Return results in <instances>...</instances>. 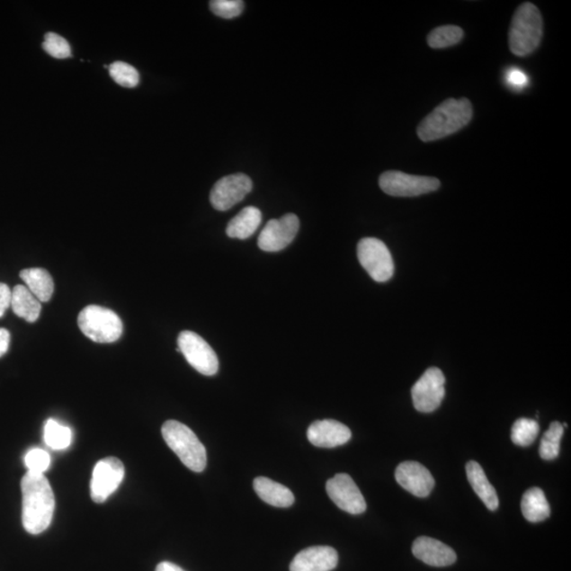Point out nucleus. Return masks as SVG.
<instances>
[{
	"mask_svg": "<svg viewBox=\"0 0 571 571\" xmlns=\"http://www.w3.org/2000/svg\"><path fill=\"white\" fill-rule=\"evenodd\" d=\"M22 525L30 534H40L49 528L56 497L44 474L27 472L22 477Z\"/></svg>",
	"mask_w": 571,
	"mask_h": 571,
	"instance_id": "1",
	"label": "nucleus"
},
{
	"mask_svg": "<svg viewBox=\"0 0 571 571\" xmlns=\"http://www.w3.org/2000/svg\"><path fill=\"white\" fill-rule=\"evenodd\" d=\"M472 116L473 108L470 101L448 99L438 105L419 124L418 137L424 142L443 139L464 129L470 123Z\"/></svg>",
	"mask_w": 571,
	"mask_h": 571,
	"instance_id": "2",
	"label": "nucleus"
},
{
	"mask_svg": "<svg viewBox=\"0 0 571 571\" xmlns=\"http://www.w3.org/2000/svg\"><path fill=\"white\" fill-rule=\"evenodd\" d=\"M542 35L543 20L540 10L531 3L521 4L511 22L510 50L518 57L529 56L540 46Z\"/></svg>",
	"mask_w": 571,
	"mask_h": 571,
	"instance_id": "3",
	"label": "nucleus"
},
{
	"mask_svg": "<svg viewBox=\"0 0 571 571\" xmlns=\"http://www.w3.org/2000/svg\"><path fill=\"white\" fill-rule=\"evenodd\" d=\"M162 436L190 470L200 473L206 468L207 450L189 426L176 420H168L162 425Z\"/></svg>",
	"mask_w": 571,
	"mask_h": 571,
	"instance_id": "4",
	"label": "nucleus"
},
{
	"mask_svg": "<svg viewBox=\"0 0 571 571\" xmlns=\"http://www.w3.org/2000/svg\"><path fill=\"white\" fill-rule=\"evenodd\" d=\"M77 324L87 338L97 343L116 342L123 333V323L116 312L98 305L84 308Z\"/></svg>",
	"mask_w": 571,
	"mask_h": 571,
	"instance_id": "5",
	"label": "nucleus"
},
{
	"mask_svg": "<svg viewBox=\"0 0 571 571\" xmlns=\"http://www.w3.org/2000/svg\"><path fill=\"white\" fill-rule=\"evenodd\" d=\"M358 258L366 272L378 282H386L393 278L394 262L386 244L377 238L368 237L358 244Z\"/></svg>",
	"mask_w": 571,
	"mask_h": 571,
	"instance_id": "6",
	"label": "nucleus"
},
{
	"mask_svg": "<svg viewBox=\"0 0 571 571\" xmlns=\"http://www.w3.org/2000/svg\"><path fill=\"white\" fill-rule=\"evenodd\" d=\"M379 185L384 193L395 197H414L432 193L440 189L441 182L434 177L415 176L399 171L383 173Z\"/></svg>",
	"mask_w": 571,
	"mask_h": 571,
	"instance_id": "7",
	"label": "nucleus"
},
{
	"mask_svg": "<svg viewBox=\"0 0 571 571\" xmlns=\"http://www.w3.org/2000/svg\"><path fill=\"white\" fill-rule=\"evenodd\" d=\"M178 352H183L190 365L201 374L204 376L218 374L219 369L218 354L200 335L189 330L180 333Z\"/></svg>",
	"mask_w": 571,
	"mask_h": 571,
	"instance_id": "8",
	"label": "nucleus"
},
{
	"mask_svg": "<svg viewBox=\"0 0 571 571\" xmlns=\"http://www.w3.org/2000/svg\"><path fill=\"white\" fill-rule=\"evenodd\" d=\"M446 378L437 368L426 370L412 388V398L418 412L432 413L441 406L446 395Z\"/></svg>",
	"mask_w": 571,
	"mask_h": 571,
	"instance_id": "9",
	"label": "nucleus"
},
{
	"mask_svg": "<svg viewBox=\"0 0 571 571\" xmlns=\"http://www.w3.org/2000/svg\"><path fill=\"white\" fill-rule=\"evenodd\" d=\"M125 475L123 462L116 457H107L95 465L93 473L90 495L93 501L102 504L107 501L121 485Z\"/></svg>",
	"mask_w": 571,
	"mask_h": 571,
	"instance_id": "10",
	"label": "nucleus"
},
{
	"mask_svg": "<svg viewBox=\"0 0 571 571\" xmlns=\"http://www.w3.org/2000/svg\"><path fill=\"white\" fill-rule=\"evenodd\" d=\"M254 188V183L250 177L245 174H233L219 180L215 183L210 195L214 209L219 211H228L236 204L244 201V198L250 193Z\"/></svg>",
	"mask_w": 571,
	"mask_h": 571,
	"instance_id": "11",
	"label": "nucleus"
},
{
	"mask_svg": "<svg viewBox=\"0 0 571 571\" xmlns=\"http://www.w3.org/2000/svg\"><path fill=\"white\" fill-rule=\"evenodd\" d=\"M327 495L336 506L353 515L365 513L366 502L350 475L340 473L328 479Z\"/></svg>",
	"mask_w": 571,
	"mask_h": 571,
	"instance_id": "12",
	"label": "nucleus"
},
{
	"mask_svg": "<svg viewBox=\"0 0 571 571\" xmlns=\"http://www.w3.org/2000/svg\"><path fill=\"white\" fill-rule=\"evenodd\" d=\"M299 228L297 215L287 214L280 219H272L258 236V246L263 251L279 252L290 245Z\"/></svg>",
	"mask_w": 571,
	"mask_h": 571,
	"instance_id": "13",
	"label": "nucleus"
},
{
	"mask_svg": "<svg viewBox=\"0 0 571 571\" xmlns=\"http://www.w3.org/2000/svg\"><path fill=\"white\" fill-rule=\"evenodd\" d=\"M395 477L402 488L417 497H426L434 489L431 472L417 461L402 462L396 468Z\"/></svg>",
	"mask_w": 571,
	"mask_h": 571,
	"instance_id": "14",
	"label": "nucleus"
},
{
	"mask_svg": "<svg viewBox=\"0 0 571 571\" xmlns=\"http://www.w3.org/2000/svg\"><path fill=\"white\" fill-rule=\"evenodd\" d=\"M308 441L318 448H336L351 441L352 431L336 420H317L308 431Z\"/></svg>",
	"mask_w": 571,
	"mask_h": 571,
	"instance_id": "15",
	"label": "nucleus"
},
{
	"mask_svg": "<svg viewBox=\"0 0 571 571\" xmlns=\"http://www.w3.org/2000/svg\"><path fill=\"white\" fill-rule=\"evenodd\" d=\"M338 563L339 555L333 547L314 546L294 557L290 571H332Z\"/></svg>",
	"mask_w": 571,
	"mask_h": 571,
	"instance_id": "16",
	"label": "nucleus"
},
{
	"mask_svg": "<svg viewBox=\"0 0 571 571\" xmlns=\"http://www.w3.org/2000/svg\"><path fill=\"white\" fill-rule=\"evenodd\" d=\"M413 555L430 567H446L456 562L455 551L435 539L420 537L413 544Z\"/></svg>",
	"mask_w": 571,
	"mask_h": 571,
	"instance_id": "17",
	"label": "nucleus"
},
{
	"mask_svg": "<svg viewBox=\"0 0 571 571\" xmlns=\"http://www.w3.org/2000/svg\"><path fill=\"white\" fill-rule=\"evenodd\" d=\"M466 470L468 483L472 486L474 492L477 493L486 508L495 511L498 508V504H500V501H498L495 486L486 478L482 466L478 462L471 460L468 462Z\"/></svg>",
	"mask_w": 571,
	"mask_h": 571,
	"instance_id": "18",
	"label": "nucleus"
},
{
	"mask_svg": "<svg viewBox=\"0 0 571 571\" xmlns=\"http://www.w3.org/2000/svg\"><path fill=\"white\" fill-rule=\"evenodd\" d=\"M256 495L264 503L279 508L292 506L296 498L293 493L284 485L274 482L267 477H256L254 482Z\"/></svg>",
	"mask_w": 571,
	"mask_h": 571,
	"instance_id": "19",
	"label": "nucleus"
},
{
	"mask_svg": "<svg viewBox=\"0 0 571 571\" xmlns=\"http://www.w3.org/2000/svg\"><path fill=\"white\" fill-rule=\"evenodd\" d=\"M262 224V212L255 207H246L227 227L228 237L246 239L254 236Z\"/></svg>",
	"mask_w": 571,
	"mask_h": 571,
	"instance_id": "20",
	"label": "nucleus"
},
{
	"mask_svg": "<svg viewBox=\"0 0 571 571\" xmlns=\"http://www.w3.org/2000/svg\"><path fill=\"white\" fill-rule=\"evenodd\" d=\"M12 309L17 317L29 323L38 321L41 305L38 298L26 286L17 285L12 291Z\"/></svg>",
	"mask_w": 571,
	"mask_h": 571,
	"instance_id": "21",
	"label": "nucleus"
},
{
	"mask_svg": "<svg viewBox=\"0 0 571 571\" xmlns=\"http://www.w3.org/2000/svg\"><path fill=\"white\" fill-rule=\"evenodd\" d=\"M21 279L40 302H49L53 296L52 276L43 268H30L21 272Z\"/></svg>",
	"mask_w": 571,
	"mask_h": 571,
	"instance_id": "22",
	"label": "nucleus"
},
{
	"mask_svg": "<svg viewBox=\"0 0 571 571\" xmlns=\"http://www.w3.org/2000/svg\"><path fill=\"white\" fill-rule=\"evenodd\" d=\"M522 513L531 522H540L549 518L550 506L543 490L531 488L522 498Z\"/></svg>",
	"mask_w": 571,
	"mask_h": 571,
	"instance_id": "23",
	"label": "nucleus"
},
{
	"mask_svg": "<svg viewBox=\"0 0 571 571\" xmlns=\"http://www.w3.org/2000/svg\"><path fill=\"white\" fill-rule=\"evenodd\" d=\"M44 440L47 446L53 450H65L72 442V431L57 420L49 419L45 424Z\"/></svg>",
	"mask_w": 571,
	"mask_h": 571,
	"instance_id": "24",
	"label": "nucleus"
},
{
	"mask_svg": "<svg viewBox=\"0 0 571 571\" xmlns=\"http://www.w3.org/2000/svg\"><path fill=\"white\" fill-rule=\"evenodd\" d=\"M540 425L537 420L520 418L516 420L511 429V441L516 446L529 447L537 440Z\"/></svg>",
	"mask_w": 571,
	"mask_h": 571,
	"instance_id": "25",
	"label": "nucleus"
},
{
	"mask_svg": "<svg viewBox=\"0 0 571 571\" xmlns=\"http://www.w3.org/2000/svg\"><path fill=\"white\" fill-rule=\"evenodd\" d=\"M564 434L561 423L555 422L546 431L540 442V455L544 460H554L560 454V443Z\"/></svg>",
	"mask_w": 571,
	"mask_h": 571,
	"instance_id": "26",
	"label": "nucleus"
},
{
	"mask_svg": "<svg viewBox=\"0 0 571 571\" xmlns=\"http://www.w3.org/2000/svg\"><path fill=\"white\" fill-rule=\"evenodd\" d=\"M464 38V31L457 26H442L432 30L428 35V43L434 49H443L459 44Z\"/></svg>",
	"mask_w": 571,
	"mask_h": 571,
	"instance_id": "27",
	"label": "nucleus"
},
{
	"mask_svg": "<svg viewBox=\"0 0 571 571\" xmlns=\"http://www.w3.org/2000/svg\"><path fill=\"white\" fill-rule=\"evenodd\" d=\"M112 79L125 88H135L139 85V72L131 65L124 62L112 63L110 67Z\"/></svg>",
	"mask_w": 571,
	"mask_h": 571,
	"instance_id": "28",
	"label": "nucleus"
},
{
	"mask_svg": "<svg viewBox=\"0 0 571 571\" xmlns=\"http://www.w3.org/2000/svg\"><path fill=\"white\" fill-rule=\"evenodd\" d=\"M43 48L54 58L63 59L71 57V47L67 40L57 33L49 32L45 35Z\"/></svg>",
	"mask_w": 571,
	"mask_h": 571,
	"instance_id": "29",
	"label": "nucleus"
},
{
	"mask_svg": "<svg viewBox=\"0 0 571 571\" xmlns=\"http://www.w3.org/2000/svg\"><path fill=\"white\" fill-rule=\"evenodd\" d=\"M245 4L242 0H213L210 3V9L215 15L226 20H232L242 14Z\"/></svg>",
	"mask_w": 571,
	"mask_h": 571,
	"instance_id": "30",
	"label": "nucleus"
},
{
	"mask_svg": "<svg viewBox=\"0 0 571 571\" xmlns=\"http://www.w3.org/2000/svg\"><path fill=\"white\" fill-rule=\"evenodd\" d=\"M50 456L45 450H30L25 457V464L29 472L44 474L50 467Z\"/></svg>",
	"mask_w": 571,
	"mask_h": 571,
	"instance_id": "31",
	"label": "nucleus"
},
{
	"mask_svg": "<svg viewBox=\"0 0 571 571\" xmlns=\"http://www.w3.org/2000/svg\"><path fill=\"white\" fill-rule=\"evenodd\" d=\"M507 82L514 89H522L527 85L528 77L524 72L518 68H513L508 71Z\"/></svg>",
	"mask_w": 571,
	"mask_h": 571,
	"instance_id": "32",
	"label": "nucleus"
},
{
	"mask_svg": "<svg viewBox=\"0 0 571 571\" xmlns=\"http://www.w3.org/2000/svg\"><path fill=\"white\" fill-rule=\"evenodd\" d=\"M12 291L8 285L0 282V317H4L5 311L11 306Z\"/></svg>",
	"mask_w": 571,
	"mask_h": 571,
	"instance_id": "33",
	"label": "nucleus"
},
{
	"mask_svg": "<svg viewBox=\"0 0 571 571\" xmlns=\"http://www.w3.org/2000/svg\"><path fill=\"white\" fill-rule=\"evenodd\" d=\"M11 335L7 329L0 328V357L9 350Z\"/></svg>",
	"mask_w": 571,
	"mask_h": 571,
	"instance_id": "34",
	"label": "nucleus"
},
{
	"mask_svg": "<svg viewBox=\"0 0 571 571\" xmlns=\"http://www.w3.org/2000/svg\"><path fill=\"white\" fill-rule=\"evenodd\" d=\"M156 571H185L182 567H179L178 565L171 563V562H161L158 564Z\"/></svg>",
	"mask_w": 571,
	"mask_h": 571,
	"instance_id": "35",
	"label": "nucleus"
}]
</instances>
